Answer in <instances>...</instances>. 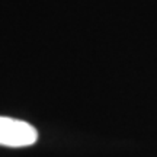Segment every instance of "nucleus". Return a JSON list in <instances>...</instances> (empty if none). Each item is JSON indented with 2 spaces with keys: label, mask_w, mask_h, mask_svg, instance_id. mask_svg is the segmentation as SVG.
<instances>
[{
  "label": "nucleus",
  "mask_w": 157,
  "mask_h": 157,
  "mask_svg": "<svg viewBox=\"0 0 157 157\" xmlns=\"http://www.w3.org/2000/svg\"><path fill=\"white\" fill-rule=\"evenodd\" d=\"M38 140V132L31 124L9 117H0V146L26 147Z\"/></svg>",
  "instance_id": "obj_1"
}]
</instances>
